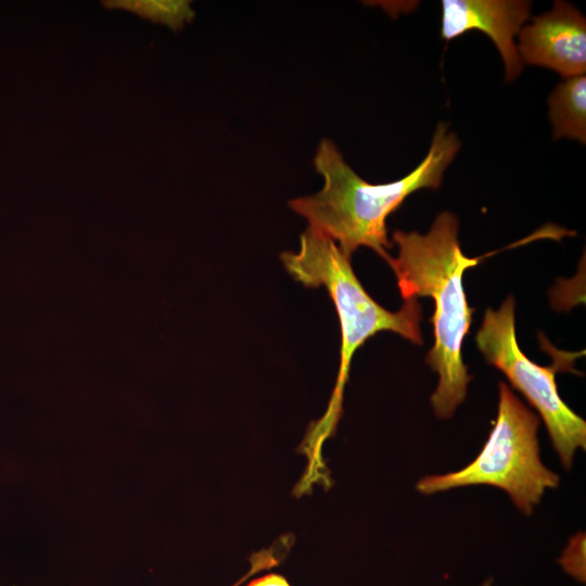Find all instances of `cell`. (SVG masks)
<instances>
[{
  "instance_id": "obj_2",
  "label": "cell",
  "mask_w": 586,
  "mask_h": 586,
  "mask_svg": "<svg viewBox=\"0 0 586 586\" xmlns=\"http://www.w3.org/2000/svg\"><path fill=\"white\" fill-rule=\"evenodd\" d=\"M460 146L457 135L440 123L425 157L411 173L375 184L361 178L337 146L324 138L314 157L323 187L315 194L291 200L289 205L308 221V227L330 238L347 256L366 246L387 260L393 243L387 237L386 218L415 191L441 187Z\"/></svg>"
},
{
  "instance_id": "obj_5",
  "label": "cell",
  "mask_w": 586,
  "mask_h": 586,
  "mask_svg": "<svg viewBox=\"0 0 586 586\" xmlns=\"http://www.w3.org/2000/svg\"><path fill=\"white\" fill-rule=\"evenodd\" d=\"M514 297L509 295L498 309L487 308L475 335L485 360L500 370L536 409L543 419L560 462L566 470L573 466L576 450L586 448V422L561 398L556 373L572 361L563 355L547 367L525 356L515 334Z\"/></svg>"
},
{
  "instance_id": "obj_11",
  "label": "cell",
  "mask_w": 586,
  "mask_h": 586,
  "mask_svg": "<svg viewBox=\"0 0 586 586\" xmlns=\"http://www.w3.org/2000/svg\"><path fill=\"white\" fill-rule=\"evenodd\" d=\"M246 586H290L288 581L279 574L269 573L250 582Z\"/></svg>"
},
{
  "instance_id": "obj_9",
  "label": "cell",
  "mask_w": 586,
  "mask_h": 586,
  "mask_svg": "<svg viewBox=\"0 0 586 586\" xmlns=\"http://www.w3.org/2000/svg\"><path fill=\"white\" fill-rule=\"evenodd\" d=\"M110 9H123L154 23L164 24L173 30L181 29L194 17L190 1L184 0H106Z\"/></svg>"
},
{
  "instance_id": "obj_4",
  "label": "cell",
  "mask_w": 586,
  "mask_h": 586,
  "mask_svg": "<svg viewBox=\"0 0 586 586\" xmlns=\"http://www.w3.org/2000/svg\"><path fill=\"white\" fill-rule=\"evenodd\" d=\"M538 428L537 415L500 382L497 418L480 454L458 471L423 476L416 489L433 495L463 486H494L505 491L517 508L530 515L546 491L560 483L559 475L540 459Z\"/></svg>"
},
{
  "instance_id": "obj_10",
  "label": "cell",
  "mask_w": 586,
  "mask_h": 586,
  "mask_svg": "<svg viewBox=\"0 0 586 586\" xmlns=\"http://www.w3.org/2000/svg\"><path fill=\"white\" fill-rule=\"evenodd\" d=\"M558 562L566 574L579 583H585V538L581 537V534L570 540Z\"/></svg>"
},
{
  "instance_id": "obj_7",
  "label": "cell",
  "mask_w": 586,
  "mask_h": 586,
  "mask_svg": "<svg viewBox=\"0 0 586 586\" xmlns=\"http://www.w3.org/2000/svg\"><path fill=\"white\" fill-rule=\"evenodd\" d=\"M532 2L524 0H444L441 36L451 40L470 31L487 35L505 67V81L512 82L523 71L515 36L531 17Z\"/></svg>"
},
{
  "instance_id": "obj_6",
  "label": "cell",
  "mask_w": 586,
  "mask_h": 586,
  "mask_svg": "<svg viewBox=\"0 0 586 586\" xmlns=\"http://www.w3.org/2000/svg\"><path fill=\"white\" fill-rule=\"evenodd\" d=\"M522 63L542 66L563 79L586 73V20L572 4L557 0L550 11L533 16L519 33Z\"/></svg>"
},
{
  "instance_id": "obj_12",
  "label": "cell",
  "mask_w": 586,
  "mask_h": 586,
  "mask_svg": "<svg viewBox=\"0 0 586 586\" xmlns=\"http://www.w3.org/2000/svg\"><path fill=\"white\" fill-rule=\"evenodd\" d=\"M493 584H494L493 579L488 578L484 581L481 586H494Z\"/></svg>"
},
{
  "instance_id": "obj_8",
  "label": "cell",
  "mask_w": 586,
  "mask_h": 586,
  "mask_svg": "<svg viewBox=\"0 0 586 586\" xmlns=\"http://www.w3.org/2000/svg\"><path fill=\"white\" fill-rule=\"evenodd\" d=\"M553 139L586 142V76L563 79L548 99Z\"/></svg>"
},
{
  "instance_id": "obj_3",
  "label": "cell",
  "mask_w": 586,
  "mask_h": 586,
  "mask_svg": "<svg viewBox=\"0 0 586 586\" xmlns=\"http://www.w3.org/2000/svg\"><path fill=\"white\" fill-rule=\"evenodd\" d=\"M280 257L286 271L296 281L305 286H324L337 313L341 362L329 410L339 412L352 357L369 337L381 331H391L413 344L422 345V307L418 298L405 300L397 311L382 307L357 279L351 257L330 238L307 227L300 237L298 251L283 252Z\"/></svg>"
},
{
  "instance_id": "obj_1",
  "label": "cell",
  "mask_w": 586,
  "mask_h": 586,
  "mask_svg": "<svg viewBox=\"0 0 586 586\" xmlns=\"http://www.w3.org/2000/svg\"><path fill=\"white\" fill-rule=\"evenodd\" d=\"M454 213H440L425 234L395 230L396 257L386 262L393 270L403 300L431 297L434 343L425 364L438 374L431 405L440 419L450 418L467 396L471 375L462 358V343L470 331L472 314L463 288L464 271L479 264L466 256Z\"/></svg>"
}]
</instances>
